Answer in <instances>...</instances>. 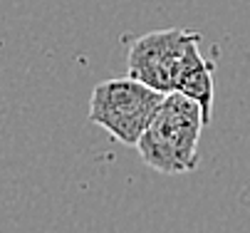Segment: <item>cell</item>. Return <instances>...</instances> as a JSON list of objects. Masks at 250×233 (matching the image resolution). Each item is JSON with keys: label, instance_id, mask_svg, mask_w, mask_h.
I'll return each instance as SVG.
<instances>
[{"label": "cell", "instance_id": "cell-3", "mask_svg": "<svg viewBox=\"0 0 250 233\" xmlns=\"http://www.w3.org/2000/svg\"><path fill=\"white\" fill-rule=\"evenodd\" d=\"M201 45V35L193 30H154L131 40L126 50L129 77L144 82L164 94L176 92L188 55Z\"/></svg>", "mask_w": 250, "mask_h": 233}, {"label": "cell", "instance_id": "cell-2", "mask_svg": "<svg viewBox=\"0 0 250 233\" xmlns=\"http://www.w3.org/2000/svg\"><path fill=\"white\" fill-rule=\"evenodd\" d=\"M164 102V92L134 77L104 80L92 89L89 122L126 147H136Z\"/></svg>", "mask_w": 250, "mask_h": 233}, {"label": "cell", "instance_id": "cell-1", "mask_svg": "<svg viewBox=\"0 0 250 233\" xmlns=\"http://www.w3.org/2000/svg\"><path fill=\"white\" fill-rule=\"evenodd\" d=\"M206 127L198 102L181 92L164 94V102L141 134L136 151L159 174H188L198 166V142Z\"/></svg>", "mask_w": 250, "mask_h": 233}]
</instances>
